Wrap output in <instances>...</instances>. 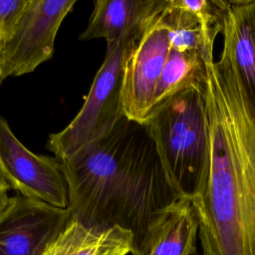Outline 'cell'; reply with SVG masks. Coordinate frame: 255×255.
<instances>
[{"label":"cell","instance_id":"6da1fadb","mask_svg":"<svg viewBox=\"0 0 255 255\" xmlns=\"http://www.w3.org/2000/svg\"><path fill=\"white\" fill-rule=\"evenodd\" d=\"M208 137L191 192L204 255H255V107L229 50L205 59Z\"/></svg>","mask_w":255,"mask_h":255},{"label":"cell","instance_id":"7a4b0ae2","mask_svg":"<svg viewBox=\"0 0 255 255\" xmlns=\"http://www.w3.org/2000/svg\"><path fill=\"white\" fill-rule=\"evenodd\" d=\"M71 219L132 235V255H144L150 227L176 198L144 125L125 117L103 137L62 161Z\"/></svg>","mask_w":255,"mask_h":255},{"label":"cell","instance_id":"3957f363","mask_svg":"<svg viewBox=\"0 0 255 255\" xmlns=\"http://www.w3.org/2000/svg\"><path fill=\"white\" fill-rule=\"evenodd\" d=\"M143 125L172 193L176 197L191 194L208 137L204 84L186 89L154 107Z\"/></svg>","mask_w":255,"mask_h":255},{"label":"cell","instance_id":"277c9868","mask_svg":"<svg viewBox=\"0 0 255 255\" xmlns=\"http://www.w3.org/2000/svg\"><path fill=\"white\" fill-rule=\"evenodd\" d=\"M132 43H109L101 68L77 116L61 131L50 134L47 147L66 161L84 147L110 132L125 116L124 66Z\"/></svg>","mask_w":255,"mask_h":255},{"label":"cell","instance_id":"5b68a950","mask_svg":"<svg viewBox=\"0 0 255 255\" xmlns=\"http://www.w3.org/2000/svg\"><path fill=\"white\" fill-rule=\"evenodd\" d=\"M76 0H28L11 36L3 41L0 80L33 72L52 58L58 30Z\"/></svg>","mask_w":255,"mask_h":255},{"label":"cell","instance_id":"8992f818","mask_svg":"<svg viewBox=\"0 0 255 255\" xmlns=\"http://www.w3.org/2000/svg\"><path fill=\"white\" fill-rule=\"evenodd\" d=\"M0 170L10 188L22 196L68 209L69 185L61 161L28 149L16 137L2 116Z\"/></svg>","mask_w":255,"mask_h":255},{"label":"cell","instance_id":"52a82bcc","mask_svg":"<svg viewBox=\"0 0 255 255\" xmlns=\"http://www.w3.org/2000/svg\"><path fill=\"white\" fill-rule=\"evenodd\" d=\"M168 34V27L159 16L129 50L125 62L123 79L125 116L142 125L153 109L156 88L170 50Z\"/></svg>","mask_w":255,"mask_h":255},{"label":"cell","instance_id":"ba28073f","mask_svg":"<svg viewBox=\"0 0 255 255\" xmlns=\"http://www.w3.org/2000/svg\"><path fill=\"white\" fill-rule=\"evenodd\" d=\"M69 209L21 194L0 216V255H41L70 221Z\"/></svg>","mask_w":255,"mask_h":255},{"label":"cell","instance_id":"9c48e42d","mask_svg":"<svg viewBox=\"0 0 255 255\" xmlns=\"http://www.w3.org/2000/svg\"><path fill=\"white\" fill-rule=\"evenodd\" d=\"M167 0H98L81 40L136 44L158 19Z\"/></svg>","mask_w":255,"mask_h":255},{"label":"cell","instance_id":"30bf717a","mask_svg":"<svg viewBox=\"0 0 255 255\" xmlns=\"http://www.w3.org/2000/svg\"><path fill=\"white\" fill-rule=\"evenodd\" d=\"M220 33L255 107V0H221Z\"/></svg>","mask_w":255,"mask_h":255},{"label":"cell","instance_id":"8fae6325","mask_svg":"<svg viewBox=\"0 0 255 255\" xmlns=\"http://www.w3.org/2000/svg\"><path fill=\"white\" fill-rule=\"evenodd\" d=\"M197 233L191 194L178 196L150 227L144 255H194Z\"/></svg>","mask_w":255,"mask_h":255},{"label":"cell","instance_id":"7c38bea8","mask_svg":"<svg viewBox=\"0 0 255 255\" xmlns=\"http://www.w3.org/2000/svg\"><path fill=\"white\" fill-rule=\"evenodd\" d=\"M132 243L131 233L121 227H92L70 218L41 255H127Z\"/></svg>","mask_w":255,"mask_h":255},{"label":"cell","instance_id":"4fadbf2b","mask_svg":"<svg viewBox=\"0 0 255 255\" xmlns=\"http://www.w3.org/2000/svg\"><path fill=\"white\" fill-rule=\"evenodd\" d=\"M205 74V61L200 53L170 49L156 88L153 108L186 89L204 84Z\"/></svg>","mask_w":255,"mask_h":255},{"label":"cell","instance_id":"5bb4252c","mask_svg":"<svg viewBox=\"0 0 255 255\" xmlns=\"http://www.w3.org/2000/svg\"><path fill=\"white\" fill-rule=\"evenodd\" d=\"M160 17L169 30L170 49L198 52L204 59L214 58V42L206 38L196 16L181 7L177 0H167Z\"/></svg>","mask_w":255,"mask_h":255},{"label":"cell","instance_id":"9a60e30c","mask_svg":"<svg viewBox=\"0 0 255 255\" xmlns=\"http://www.w3.org/2000/svg\"><path fill=\"white\" fill-rule=\"evenodd\" d=\"M28 0H0V37L7 40L13 33Z\"/></svg>","mask_w":255,"mask_h":255},{"label":"cell","instance_id":"2e32d148","mask_svg":"<svg viewBox=\"0 0 255 255\" xmlns=\"http://www.w3.org/2000/svg\"><path fill=\"white\" fill-rule=\"evenodd\" d=\"M9 189L10 186L8 185L0 170V216L3 214V212L7 209V207L10 204L11 197L8 195Z\"/></svg>","mask_w":255,"mask_h":255},{"label":"cell","instance_id":"e0dca14e","mask_svg":"<svg viewBox=\"0 0 255 255\" xmlns=\"http://www.w3.org/2000/svg\"><path fill=\"white\" fill-rule=\"evenodd\" d=\"M2 47H3V39L0 37V76H1V53H2Z\"/></svg>","mask_w":255,"mask_h":255},{"label":"cell","instance_id":"ac0fdd59","mask_svg":"<svg viewBox=\"0 0 255 255\" xmlns=\"http://www.w3.org/2000/svg\"><path fill=\"white\" fill-rule=\"evenodd\" d=\"M202 255H204V254H202Z\"/></svg>","mask_w":255,"mask_h":255}]
</instances>
